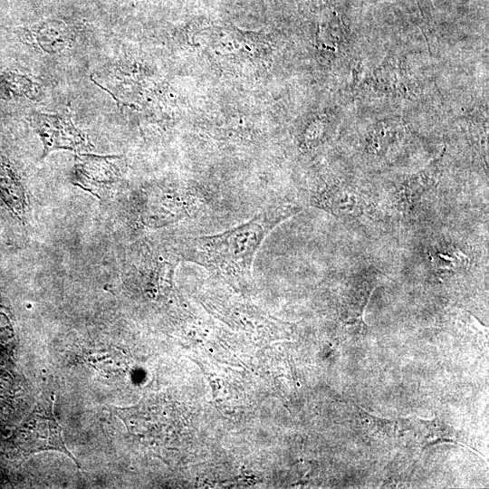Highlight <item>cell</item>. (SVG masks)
Segmentation results:
<instances>
[{
    "label": "cell",
    "mask_w": 489,
    "mask_h": 489,
    "mask_svg": "<svg viewBox=\"0 0 489 489\" xmlns=\"http://www.w3.org/2000/svg\"><path fill=\"white\" fill-rule=\"evenodd\" d=\"M424 429V446L426 448L437 443H455L460 444L457 431L445 424L439 418L435 417L431 420L417 419Z\"/></svg>",
    "instance_id": "5b68a950"
},
{
    "label": "cell",
    "mask_w": 489,
    "mask_h": 489,
    "mask_svg": "<svg viewBox=\"0 0 489 489\" xmlns=\"http://www.w3.org/2000/svg\"><path fill=\"white\" fill-rule=\"evenodd\" d=\"M53 402L54 395L52 394L47 405H39L26 419L20 433L21 447L28 454L58 451L69 456L80 468L77 460L65 446L62 427L53 414Z\"/></svg>",
    "instance_id": "7a4b0ae2"
},
{
    "label": "cell",
    "mask_w": 489,
    "mask_h": 489,
    "mask_svg": "<svg viewBox=\"0 0 489 489\" xmlns=\"http://www.w3.org/2000/svg\"><path fill=\"white\" fill-rule=\"evenodd\" d=\"M122 158L119 156L78 154L71 175L74 185L101 197L119 179Z\"/></svg>",
    "instance_id": "277c9868"
},
{
    "label": "cell",
    "mask_w": 489,
    "mask_h": 489,
    "mask_svg": "<svg viewBox=\"0 0 489 489\" xmlns=\"http://www.w3.org/2000/svg\"><path fill=\"white\" fill-rule=\"evenodd\" d=\"M292 214L290 206L276 205L225 232L193 237L185 244L184 257L231 283L244 282L268 234Z\"/></svg>",
    "instance_id": "6da1fadb"
},
{
    "label": "cell",
    "mask_w": 489,
    "mask_h": 489,
    "mask_svg": "<svg viewBox=\"0 0 489 489\" xmlns=\"http://www.w3.org/2000/svg\"><path fill=\"white\" fill-rule=\"evenodd\" d=\"M31 124L43 143V158L58 149L83 151L91 148L67 114L34 113Z\"/></svg>",
    "instance_id": "3957f363"
},
{
    "label": "cell",
    "mask_w": 489,
    "mask_h": 489,
    "mask_svg": "<svg viewBox=\"0 0 489 489\" xmlns=\"http://www.w3.org/2000/svg\"><path fill=\"white\" fill-rule=\"evenodd\" d=\"M33 82L24 75L4 72L0 75V95L6 99L29 96Z\"/></svg>",
    "instance_id": "8992f818"
}]
</instances>
